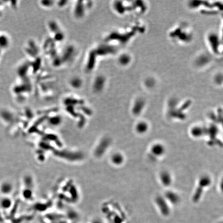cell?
Masks as SVG:
<instances>
[{"mask_svg":"<svg viewBox=\"0 0 223 223\" xmlns=\"http://www.w3.org/2000/svg\"><path fill=\"white\" fill-rule=\"evenodd\" d=\"M191 134L194 137H199L204 134L205 131L204 128L200 127H195L191 130Z\"/></svg>","mask_w":223,"mask_h":223,"instance_id":"obj_8","label":"cell"},{"mask_svg":"<svg viewBox=\"0 0 223 223\" xmlns=\"http://www.w3.org/2000/svg\"><path fill=\"white\" fill-rule=\"evenodd\" d=\"M165 199L173 204H177L180 201L179 195L173 191L167 192L165 194Z\"/></svg>","mask_w":223,"mask_h":223,"instance_id":"obj_3","label":"cell"},{"mask_svg":"<svg viewBox=\"0 0 223 223\" xmlns=\"http://www.w3.org/2000/svg\"><path fill=\"white\" fill-rule=\"evenodd\" d=\"M124 159L123 156L121 154H114L112 158L113 162H114L115 164H117V165L122 164V162H124Z\"/></svg>","mask_w":223,"mask_h":223,"instance_id":"obj_10","label":"cell"},{"mask_svg":"<svg viewBox=\"0 0 223 223\" xmlns=\"http://www.w3.org/2000/svg\"><path fill=\"white\" fill-rule=\"evenodd\" d=\"M211 182L210 178L208 176H204L200 178L199 181L198 188L196 189L195 195H194L193 199L195 202H196L200 199V196L202 195L204 188L208 187L210 184Z\"/></svg>","mask_w":223,"mask_h":223,"instance_id":"obj_1","label":"cell"},{"mask_svg":"<svg viewBox=\"0 0 223 223\" xmlns=\"http://www.w3.org/2000/svg\"><path fill=\"white\" fill-rule=\"evenodd\" d=\"M160 178L162 184L165 185V187H167L171 185L172 182L171 174L166 171L162 172V173L160 174Z\"/></svg>","mask_w":223,"mask_h":223,"instance_id":"obj_4","label":"cell"},{"mask_svg":"<svg viewBox=\"0 0 223 223\" xmlns=\"http://www.w3.org/2000/svg\"><path fill=\"white\" fill-rule=\"evenodd\" d=\"M135 130L139 134H144L148 130V125L145 122H139L137 124Z\"/></svg>","mask_w":223,"mask_h":223,"instance_id":"obj_7","label":"cell"},{"mask_svg":"<svg viewBox=\"0 0 223 223\" xmlns=\"http://www.w3.org/2000/svg\"><path fill=\"white\" fill-rule=\"evenodd\" d=\"M156 203L160 212L163 215L166 217L169 214L170 208L165 198L161 196L157 197L156 199Z\"/></svg>","mask_w":223,"mask_h":223,"instance_id":"obj_2","label":"cell"},{"mask_svg":"<svg viewBox=\"0 0 223 223\" xmlns=\"http://www.w3.org/2000/svg\"><path fill=\"white\" fill-rule=\"evenodd\" d=\"M11 202L9 198L3 197L0 199V206L3 209H8L11 206Z\"/></svg>","mask_w":223,"mask_h":223,"instance_id":"obj_9","label":"cell"},{"mask_svg":"<svg viewBox=\"0 0 223 223\" xmlns=\"http://www.w3.org/2000/svg\"><path fill=\"white\" fill-rule=\"evenodd\" d=\"M165 151V149L164 146L160 144H154L152 146L151 148L152 154L157 157L162 156L164 154Z\"/></svg>","mask_w":223,"mask_h":223,"instance_id":"obj_5","label":"cell"},{"mask_svg":"<svg viewBox=\"0 0 223 223\" xmlns=\"http://www.w3.org/2000/svg\"><path fill=\"white\" fill-rule=\"evenodd\" d=\"M13 189V186L9 182H4L0 185V192L3 195L11 193Z\"/></svg>","mask_w":223,"mask_h":223,"instance_id":"obj_6","label":"cell"}]
</instances>
